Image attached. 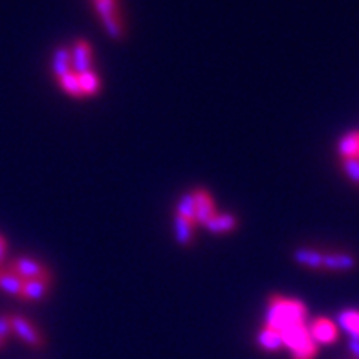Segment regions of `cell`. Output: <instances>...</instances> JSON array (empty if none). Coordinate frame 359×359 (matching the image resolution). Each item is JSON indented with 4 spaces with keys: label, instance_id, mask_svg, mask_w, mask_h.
<instances>
[{
    "label": "cell",
    "instance_id": "6da1fadb",
    "mask_svg": "<svg viewBox=\"0 0 359 359\" xmlns=\"http://www.w3.org/2000/svg\"><path fill=\"white\" fill-rule=\"evenodd\" d=\"M308 319V310L301 301L286 299V297L273 295L268 301L266 312V327L273 328L277 332H284L286 328L302 324Z\"/></svg>",
    "mask_w": 359,
    "mask_h": 359
},
{
    "label": "cell",
    "instance_id": "7a4b0ae2",
    "mask_svg": "<svg viewBox=\"0 0 359 359\" xmlns=\"http://www.w3.org/2000/svg\"><path fill=\"white\" fill-rule=\"evenodd\" d=\"M95 15L99 17L101 24L105 28L106 35L114 41H122L127 33V26L123 21L122 4L119 0H90Z\"/></svg>",
    "mask_w": 359,
    "mask_h": 359
},
{
    "label": "cell",
    "instance_id": "3957f363",
    "mask_svg": "<svg viewBox=\"0 0 359 359\" xmlns=\"http://www.w3.org/2000/svg\"><path fill=\"white\" fill-rule=\"evenodd\" d=\"M280 336L284 349L290 350L293 359H313L317 356V343L310 336L307 322L286 328L284 332H280Z\"/></svg>",
    "mask_w": 359,
    "mask_h": 359
},
{
    "label": "cell",
    "instance_id": "277c9868",
    "mask_svg": "<svg viewBox=\"0 0 359 359\" xmlns=\"http://www.w3.org/2000/svg\"><path fill=\"white\" fill-rule=\"evenodd\" d=\"M10 321L13 336H17V338L21 339V341H24V343H26L28 347H32V349H43V333L39 332L37 327H35L32 321H28L26 317L22 316H10Z\"/></svg>",
    "mask_w": 359,
    "mask_h": 359
},
{
    "label": "cell",
    "instance_id": "5b68a950",
    "mask_svg": "<svg viewBox=\"0 0 359 359\" xmlns=\"http://www.w3.org/2000/svg\"><path fill=\"white\" fill-rule=\"evenodd\" d=\"M10 269L15 275H19L22 280L41 279V277L52 275L46 266H43L37 259H32V257H17V259L11 260Z\"/></svg>",
    "mask_w": 359,
    "mask_h": 359
},
{
    "label": "cell",
    "instance_id": "8992f818",
    "mask_svg": "<svg viewBox=\"0 0 359 359\" xmlns=\"http://www.w3.org/2000/svg\"><path fill=\"white\" fill-rule=\"evenodd\" d=\"M308 330H310V336L317 345H332L338 341V324L330 321L328 317H317L316 321L308 327Z\"/></svg>",
    "mask_w": 359,
    "mask_h": 359
},
{
    "label": "cell",
    "instance_id": "52a82bcc",
    "mask_svg": "<svg viewBox=\"0 0 359 359\" xmlns=\"http://www.w3.org/2000/svg\"><path fill=\"white\" fill-rule=\"evenodd\" d=\"M195 193V222L200 224V226H206L209 220H211L215 215H217V209H215V200L213 196L207 193L206 189H196Z\"/></svg>",
    "mask_w": 359,
    "mask_h": 359
},
{
    "label": "cell",
    "instance_id": "ba28073f",
    "mask_svg": "<svg viewBox=\"0 0 359 359\" xmlns=\"http://www.w3.org/2000/svg\"><path fill=\"white\" fill-rule=\"evenodd\" d=\"M50 286H52V275H48V277H41V279L24 280L21 297L24 299V301L37 302L48 295Z\"/></svg>",
    "mask_w": 359,
    "mask_h": 359
},
{
    "label": "cell",
    "instance_id": "9c48e42d",
    "mask_svg": "<svg viewBox=\"0 0 359 359\" xmlns=\"http://www.w3.org/2000/svg\"><path fill=\"white\" fill-rule=\"evenodd\" d=\"M70 53H72V70L75 74H83V72L92 70V46L88 41L79 39Z\"/></svg>",
    "mask_w": 359,
    "mask_h": 359
},
{
    "label": "cell",
    "instance_id": "30bf717a",
    "mask_svg": "<svg viewBox=\"0 0 359 359\" xmlns=\"http://www.w3.org/2000/svg\"><path fill=\"white\" fill-rule=\"evenodd\" d=\"M356 264H358L356 257L349 253L330 251L322 255V269H328V271H350L356 268Z\"/></svg>",
    "mask_w": 359,
    "mask_h": 359
},
{
    "label": "cell",
    "instance_id": "8fae6325",
    "mask_svg": "<svg viewBox=\"0 0 359 359\" xmlns=\"http://www.w3.org/2000/svg\"><path fill=\"white\" fill-rule=\"evenodd\" d=\"M204 227L209 233H213V235H226V233H231L237 229L238 220L233 215H227V213H224V215H218L217 213Z\"/></svg>",
    "mask_w": 359,
    "mask_h": 359
},
{
    "label": "cell",
    "instance_id": "7c38bea8",
    "mask_svg": "<svg viewBox=\"0 0 359 359\" xmlns=\"http://www.w3.org/2000/svg\"><path fill=\"white\" fill-rule=\"evenodd\" d=\"M257 343L262 350L266 352H277V350L284 349V343H282V336L280 332L273 330V328L264 327L257 336Z\"/></svg>",
    "mask_w": 359,
    "mask_h": 359
},
{
    "label": "cell",
    "instance_id": "4fadbf2b",
    "mask_svg": "<svg viewBox=\"0 0 359 359\" xmlns=\"http://www.w3.org/2000/svg\"><path fill=\"white\" fill-rule=\"evenodd\" d=\"M52 70L55 77H63L68 72H74L72 70V53L66 48H57L53 52V61H52Z\"/></svg>",
    "mask_w": 359,
    "mask_h": 359
},
{
    "label": "cell",
    "instance_id": "5bb4252c",
    "mask_svg": "<svg viewBox=\"0 0 359 359\" xmlns=\"http://www.w3.org/2000/svg\"><path fill=\"white\" fill-rule=\"evenodd\" d=\"M22 286H24V280L15 275L11 269H0V290L10 293V295L21 297Z\"/></svg>",
    "mask_w": 359,
    "mask_h": 359
},
{
    "label": "cell",
    "instance_id": "9a60e30c",
    "mask_svg": "<svg viewBox=\"0 0 359 359\" xmlns=\"http://www.w3.org/2000/svg\"><path fill=\"white\" fill-rule=\"evenodd\" d=\"M322 255L324 253L317 251V249L301 248L293 253V259H295L297 264L307 266L310 269H322Z\"/></svg>",
    "mask_w": 359,
    "mask_h": 359
},
{
    "label": "cell",
    "instance_id": "2e32d148",
    "mask_svg": "<svg viewBox=\"0 0 359 359\" xmlns=\"http://www.w3.org/2000/svg\"><path fill=\"white\" fill-rule=\"evenodd\" d=\"M338 153L343 158H359V133L345 134L339 139Z\"/></svg>",
    "mask_w": 359,
    "mask_h": 359
},
{
    "label": "cell",
    "instance_id": "e0dca14e",
    "mask_svg": "<svg viewBox=\"0 0 359 359\" xmlns=\"http://www.w3.org/2000/svg\"><path fill=\"white\" fill-rule=\"evenodd\" d=\"M175 237L180 246H189L195 238V224L187 222L182 217H175Z\"/></svg>",
    "mask_w": 359,
    "mask_h": 359
},
{
    "label": "cell",
    "instance_id": "ac0fdd59",
    "mask_svg": "<svg viewBox=\"0 0 359 359\" xmlns=\"http://www.w3.org/2000/svg\"><path fill=\"white\" fill-rule=\"evenodd\" d=\"M339 327L352 339H359V310H343L339 313Z\"/></svg>",
    "mask_w": 359,
    "mask_h": 359
},
{
    "label": "cell",
    "instance_id": "d6986e66",
    "mask_svg": "<svg viewBox=\"0 0 359 359\" xmlns=\"http://www.w3.org/2000/svg\"><path fill=\"white\" fill-rule=\"evenodd\" d=\"M195 211H196L195 193L191 191V193H185V195L180 196L178 204H176V217L185 218L187 222H193L196 226Z\"/></svg>",
    "mask_w": 359,
    "mask_h": 359
},
{
    "label": "cell",
    "instance_id": "ffe728a7",
    "mask_svg": "<svg viewBox=\"0 0 359 359\" xmlns=\"http://www.w3.org/2000/svg\"><path fill=\"white\" fill-rule=\"evenodd\" d=\"M79 77V86L81 92H83V97H92L99 92L101 81L99 75L95 74L94 70H88V72H83V74H77Z\"/></svg>",
    "mask_w": 359,
    "mask_h": 359
},
{
    "label": "cell",
    "instance_id": "44dd1931",
    "mask_svg": "<svg viewBox=\"0 0 359 359\" xmlns=\"http://www.w3.org/2000/svg\"><path fill=\"white\" fill-rule=\"evenodd\" d=\"M59 85H61V88L66 92L68 95H72V97H77V99H83V92H81V86H79V77H77V74L75 72H68L66 75H63V77H59Z\"/></svg>",
    "mask_w": 359,
    "mask_h": 359
},
{
    "label": "cell",
    "instance_id": "7402d4cb",
    "mask_svg": "<svg viewBox=\"0 0 359 359\" xmlns=\"http://www.w3.org/2000/svg\"><path fill=\"white\" fill-rule=\"evenodd\" d=\"M343 171L354 184H359V158H343Z\"/></svg>",
    "mask_w": 359,
    "mask_h": 359
},
{
    "label": "cell",
    "instance_id": "603a6c76",
    "mask_svg": "<svg viewBox=\"0 0 359 359\" xmlns=\"http://www.w3.org/2000/svg\"><path fill=\"white\" fill-rule=\"evenodd\" d=\"M10 336H13L10 316H8V313H0V338L8 339Z\"/></svg>",
    "mask_w": 359,
    "mask_h": 359
},
{
    "label": "cell",
    "instance_id": "cb8c5ba5",
    "mask_svg": "<svg viewBox=\"0 0 359 359\" xmlns=\"http://www.w3.org/2000/svg\"><path fill=\"white\" fill-rule=\"evenodd\" d=\"M6 248H8V244H6V238L0 235V268H2V262H4Z\"/></svg>",
    "mask_w": 359,
    "mask_h": 359
},
{
    "label": "cell",
    "instance_id": "d4e9b609",
    "mask_svg": "<svg viewBox=\"0 0 359 359\" xmlns=\"http://www.w3.org/2000/svg\"><path fill=\"white\" fill-rule=\"evenodd\" d=\"M349 349L352 350V354L359 359V339H350Z\"/></svg>",
    "mask_w": 359,
    "mask_h": 359
},
{
    "label": "cell",
    "instance_id": "484cf974",
    "mask_svg": "<svg viewBox=\"0 0 359 359\" xmlns=\"http://www.w3.org/2000/svg\"><path fill=\"white\" fill-rule=\"evenodd\" d=\"M4 345H6V339H2V338H0V350L4 349Z\"/></svg>",
    "mask_w": 359,
    "mask_h": 359
}]
</instances>
